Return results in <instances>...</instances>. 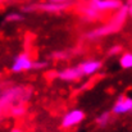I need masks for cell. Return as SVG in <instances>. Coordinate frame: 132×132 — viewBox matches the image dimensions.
<instances>
[{
  "instance_id": "cell-1",
  "label": "cell",
  "mask_w": 132,
  "mask_h": 132,
  "mask_svg": "<svg viewBox=\"0 0 132 132\" xmlns=\"http://www.w3.org/2000/svg\"><path fill=\"white\" fill-rule=\"evenodd\" d=\"M31 91L32 88L28 87V86H10V87H6L3 94H1V110L3 113L5 112H9L12 108L17 106V105H24L28 99L31 97Z\"/></svg>"
},
{
  "instance_id": "cell-2",
  "label": "cell",
  "mask_w": 132,
  "mask_h": 132,
  "mask_svg": "<svg viewBox=\"0 0 132 132\" xmlns=\"http://www.w3.org/2000/svg\"><path fill=\"white\" fill-rule=\"evenodd\" d=\"M128 10L126 8V5H123L119 10L116 12V14L112 17V19L106 23V24H103L97 28H94L91 30L90 32L86 34V37L87 39H99V37H103V36H108L110 34H114L117 32L125 23L126 18L128 17Z\"/></svg>"
},
{
  "instance_id": "cell-3",
  "label": "cell",
  "mask_w": 132,
  "mask_h": 132,
  "mask_svg": "<svg viewBox=\"0 0 132 132\" xmlns=\"http://www.w3.org/2000/svg\"><path fill=\"white\" fill-rule=\"evenodd\" d=\"M34 62L31 59V56L28 55V53H21L19 55H17L10 65V71L13 73H22V72H28L31 69H34Z\"/></svg>"
},
{
  "instance_id": "cell-4",
  "label": "cell",
  "mask_w": 132,
  "mask_h": 132,
  "mask_svg": "<svg viewBox=\"0 0 132 132\" xmlns=\"http://www.w3.org/2000/svg\"><path fill=\"white\" fill-rule=\"evenodd\" d=\"M87 3L100 13L117 12L123 6L121 0H88Z\"/></svg>"
},
{
  "instance_id": "cell-5",
  "label": "cell",
  "mask_w": 132,
  "mask_h": 132,
  "mask_svg": "<svg viewBox=\"0 0 132 132\" xmlns=\"http://www.w3.org/2000/svg\"><path fill=\"white\" fill-rule=\"evenodd\" d=\"M69 6V3H54V1H49V3H41L37 5H31L24 8L26 12H34V10H41L46 13H60L63 10H65Z\"/></svg>"
},
{
  "instance_id": "cell-6",
  "label": "cell",
  "mask_w": 132,
  "mask_h": 132,
  "mask_svg": "<svg viewBox=\"0 0 132 132\" xmlns=\"http://www.w3.org/2000/svg\"><path fill=\"white\" fill-rule=\"evenodd\" d=\"M84 119H85V113L81 109H72L63 116L60 125H62V128L68 130V128H72L80 125Z\"/></svg>"
},
{
  "instance_id": "cell-7",
  "label": "cell",
  "mask_w": 132,
  "mask_h": 132,
  "mask_svg": "<svg viewBox=\"0 0 132 132\" xmlns=\"http://www.w3.org/2000/svg\"><path fill=\"white\" fill-rule=\"evenodd\" d=\"M112 112L117 116H121V114H127V113H131L132 112V97H128V96H125V95H121L113 108H112Z\"/></svg>"
},
{
  "instance_id": "cell-8",
  "label": "cell",
  "mask_w": 132,
  "mask_h": 132,
  "mask_svg": "<svg viewBox=\"0 0 132 132\" xmlns=\"http://www.w3.org/2000/svg\"><path fill=\"white\" fill-rule=\"evenodd\" d=\"M58 77L63 81H67V82H73V81H77L80 80L81 77H84L82 72H81V68L80 65L77 67H67L62 71L58 72Z\"/></svg>"
},
{
  "instance_id": "cell-9",
  "label": "cell",
  "mask_w": 132,
  "mask_h": 132,
  "mask_svg": "<svg viewBox=\"0 0 132 132\" xmlns=\"http://www.w3.org/2000/svg\"><path fill=\"white\" fill-rule=\"evenodd\" d=\"M81 72L84 76H92L96 72L100 71L101 68V62L100 60H95V59H88V60H84L80 64Z\"/></svg>"
},
{
  "instance_id": "cell-10",
  "label": "cell",
  "mask_w": 132,
  "mask_h": 132,
  "mask_svg": "<svg viewBox=\"0 0 132 132\" xmlns=\"http://www.w3.org/2000/svg\"><path fill=\"white\" fill-rule=\"evenodd\" d=\"M81 14H82V17L85 18V19H87V21H95V19H97V18H100V12H97L95 8H92L90 4H86V5H84V6H81Z\"/></svg>"
},
{
  "instance_id": "cell-11",
  "label": "cell",
  "mask_w": 132,
  "mask_h": 132,
  "mask_svg": "<svg viewBox=\"0 0 132 132\" xmlns=\"http://www.w3.org/2000/svg\"><path fill=\"white\" fill-rule=\"evenodd\" d=\"M119 64L122 68L125 69H130L132 68V53L128 51V53H123L119 58Z\"/></svg>"
},
{
  "instance_id": "cell-12",
  "label": "cell",
  "mask_w": 132,
  "mask_h": 132,
  "mask_svg": "<svg viewBox=\"0 0 132 132\" xmlns=\"http://www.w3.org/2000/svg\"><path fill=\"white\" fill-rule=\"evenodd\" d=\"M26 112H27L26 105H17V106L12 108V109L8 112V114L12 116V117H14V118H21V117H23V116L26 114Z\"/></svg>"
},
{
  "instance_id": "cell-13",
  "label": "cell",
  "mask_w": 132,
  "mask_h": 132,
  "mask_svg": "<svg viewBox=\"0 0 132 132\" xmlns=\"http://www.w3.org/2000/svg\"><path fill=\"white\" fill-rule=\"evenodd\" d=\"M110 121V112H104L96 118V123L99 127H105Z\"/></svg>"
},
{
  "instance_id": "cell-14",
  "label": "cell",
  "mask_w": 132,
  "mask_h": 132,
  "mask_svg": "<svg viewBox=\"0 0 132 132\" xmlns=\"http://www.w3.org/2000/svg\"><path fill=\"white\" fill-rule=\"evenodd\" d=\"M119 53H122V46L118 44L112 45V46L108 49V55H109V56H116V55H118Z\"/></svg>"
},
{
  "instance_id": "cell-15",
  "label": "cell",
  "mask_w": 132,
  "mask_h": 132,
  "mask_svg": "<svg viewBox=\"0 0 132 132\" xmlns=\"http://www.w3.org/2000/svg\"><path fill=\"white\" fill-rule=\"evenodd\" d=\"M21 19H22V15L18 14V13H9V14L5 17V21L9 22V23H12V22H18V21H21Z\"/></svg>"
},
{
  "instance_id": "cell-16",
  "label": "cell",
  "mask_w": 132,
  "mask_h": 132,
  "mask_svg": "<svg viewBox=\"0 0 132 132\" xmlns=\"http://www.w3.org/2000/svg\"><path fill=\"white\" fill-rule=\"evenodd\" d=\"M47 65L46 60H35L34 62V69H44Z\"/></svg>"
},
{
  "instance_id": "cell-17",
  "label": "cell",
  "mask_w": 132,
  "mask_h": 132,
  "mask_svg": "<svg viewBox=\"0 0 132 132\" xmlns=\"http://www.w3.org/2000/svg\"><path fill=\"white\" fill-rule=\"evenodd\" d=\"M125 5H126V8H127V10H128L130 17H132V0H127Z\"/></svg>"
},
{
  "instance_id": "cell-18",
  "label": "cell",
  "mask_w": 132,
  "mask_h": 132,
  "mask_svg": "<svg viewBox=\"0 0 132 132\" xmlns=\"http://www.w3.org/2000/svg\"><path fill=\"white\" fill-rule=\"evenodd\" d=\"M50 1H54V3H69V0H50Z\"/></svg>"
},
{
  "instance_id": "cell-19",
  "label": "cell",
  "mask_w": 132,
  "mask_h": 132,
  "mask_svg": "<svg viewBox=\"0 0 132 132\" xmlns=\"http://www.w3.org/2000/svg\"><path fill=\"white\" fill-rule=\"evenodd\" d=\"M10 132H23V131H22V130H19V128H13Z\"/></svg>"
}]
</instances>
